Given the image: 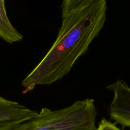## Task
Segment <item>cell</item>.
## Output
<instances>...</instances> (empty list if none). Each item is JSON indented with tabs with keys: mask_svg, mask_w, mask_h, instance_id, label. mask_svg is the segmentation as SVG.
Returning a JSON list of instances; mask_svg holds the SVG:
<instances>
[{
	"mask_svg": "<svg viewBox=\"0 0 130 130\" xmlns=\"http://www.w3.org/2000/svg\"><path fill=\"white\" fill-rule=\"evenodd\" d=\"M96 130H122L116 126L114 123L110 122L106 119L103 118L99 124Z\"/></svg>",
	"mask_w": 130,
	"mask_h": 130,
	"instance_id": "7",
	"label": "cell"
},
{
	"mask_svg": "<svg viewBox=\"0 0 130 130\" xmlns=\"http://www.w3.org/2000/svg\"><path fill=\"white\" fill-rule=\"evenodd\" d=\"M107 0H97L62 17L58 35L48 52L22 81L23 94L38 85H50L67 75L87 52L104 26Z\"/></svg>",
	"mask_w": 130,
	"mask_h": 130,
	"instance_id": "1",
	"label": "cell"
},
{
	"mask_svg": "<svg viewBox=\"0 0 130 130\" xmlns=\"http://www.w3.org/2000/svg\"><path fill=\"white\" fill-rule=\"evenodd\" d=\"M38 112L0 96V130H9L32 118Z\"/></svg>",
	"mask_w": 130,
	"mask_h": 130,
	"instance_id": "4",
	"label": "cell"
},
{
	"mask_svg": "<svg viewBox=\"0 0 130 130\" xmlns=\"http://www.w3.org/2000/svg\"><path fill=\"white\" fill-rule=\"evenodd\" d=\"M114 93L109 108L110 119L123 127H130V88L122 80L107 86Z\"/></svg>",
	"mask_w": 130,
	"mask_h": 130,
	"instance_id": "3",
	"label": "cell"
},
{
	"mask_svg": "<svg viewBox=\"0 0 130 130\" xmlns=\"http://www.w3.org/2000/svg\"><path fill=\"white\" fill-rule=\"evenodd\" d=\"M97 0H63L62 5V16L74 10L86 6Z\"/></svg>",
	"mask_w": 130,
	"mask_h": 130,
	"instance_id": "6",
	"label": "cell"
},
{
	"mask_svg": "<svg viewBox=\"0 0 130 130\" xmlns=\"http://www.w3.org/2000/svg\"><path fill=\"white\" fill-rule=\"evenodd\" d=\"M95 100H77L62 109L43 108L36 115L9 130H96Z\"/></svg>",
	"mask_w": 130,
	"mask_h": 130,
	"instance_id": "2",
	"label": "cell"
},
{
	"mask_svg": "<svg viewBox=\"0 0 130 130\" xmlns=\"http://www.w3.org/2000/svg\"><path fill=\"white\" fill-rule=\"evenodd\" d=\"M23 35L13 25L8 17L5 0H0V38L13 44L21 42Z\"/></svg>",
	"mask_w": 130,
	"mask_h": 130,
	"instance_id": "5",
	"label": "cell"
}]
</instances>
